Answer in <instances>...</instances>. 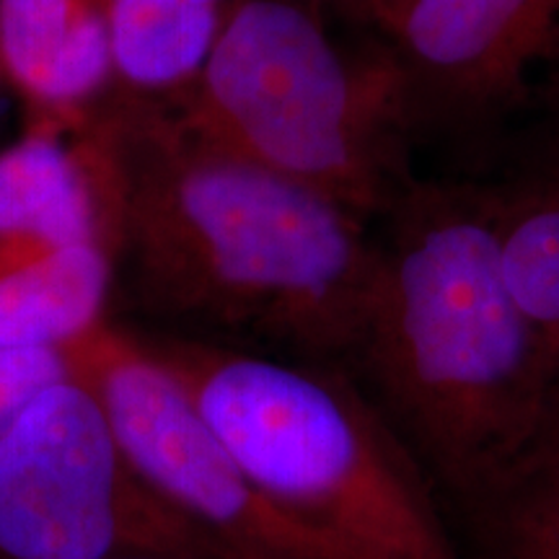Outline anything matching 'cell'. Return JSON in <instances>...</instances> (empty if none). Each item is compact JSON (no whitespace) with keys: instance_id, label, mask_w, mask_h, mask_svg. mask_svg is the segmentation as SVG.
<instances>
[{"instance_id":"1","label":"cell","mask_w":559,"mask_h":559,"mask_svg":"<svg viewBox=\"0 0 559 559\" xmlns=\"http://www.w3.org/2000/svg\"><path fill=\"white\" fill-rule=\"evenodd\" d=\"M115 290L138 309L345 368L381 267L366 223L111 86L70 124Z\"/></svg>"},{"instance_id":"2","label":"cell","mask_w":559,"mask_h":559,"mask_svg":"<svg viewBox=\"0 0 559 559\" xmlns=\"http://www.w3.org/2000/svg\"><path fill=\"white\" fill-rule=\"evenodd\" d=\"M345 370L469 513L559 432L547 347L510 296L477 181H419L389 215Z\"/></svg>"},{"instance_id":"3","label":"cell","mask_w":559,"mask_h":559,"mask_svg":"<svg viewBox=\"0 0 559 559\" xmlns=\"http://www.w3.org/2000/svg\"><path fill=\"white\" fill-rule=\"evenodd\" d=\"M280 513L340 559H466L430 474L340 366L132 332Z\"/></svg>"},{"instance_id":"4","label":"cell","mask_w":559,"mask_h":559,"mask_svg":"<svg viewBox=\"0 0 559 559\" xmlns=\"http://www.w3.org/2000/svg\"><path fill=\"white\" fill-rule=\"evenodd\" d=\"M166 102L210 145L360 223L389 218L423 181L389 41L345 50L300 0H239L198 79Z\"/></svg>"},{"instance_id":"5","label":"cell","mask_w":559,"mask_h":559,"mask_svg":"<svg viewBox=\"0 0 559 559\" xmlns=\"http://www.w3.org/2000/svg\"><path fill=\"white\" fill-rule=\"evenodd\" d=\"M0 559H239L140 477L73 373L0 436Z\"/></svg>"},{"instance_id":"6","label":"cell","mask_w":559,"mask_h":559,"mask_svg":"<svg viewBox=\"0 0 559 559\" xmlns=\"http://www.w3.org/2000/svg\"><path fill=\"white\" fill-rule=\"evenodd\" d=\"M386 41L415 148L489 179L559 140V0H412Z\"/></svg>"},{"instance_id":"7","label":"cell","mask_w":559,"mask_h":559,"mask_svg":"<svg viewBox=\"0 0 559 559\" xmlns=\"http://www.w3.org/2000/svg\"><path fill=\"white\" fill-rule=\"evenodd\" d=\"M62 353L140 477L236 557L340 559L251 485L190 394L130 330L107 319Z\"/></svg>"},{"instance_id":"8","label":"cell","mask_w":559,"mask_h":559,"mask_svg":"<svg viewBox=\"0 0 559 559\" xmlns=\"http://www.w3.org/2000/svg\"><path fill=\"white\" fill-rule=\"evenodd\" d=\"M115 0H0V66L32 120L70 130L115 86Z\"/></svg>"},{"instance_id":"9","label":"cell","mask_w":559,"mask_h":559,"mask_svg":"<svg viewBox=\"0 0 559 559\" xmlns=\"http://www.w3.org/2000/svg\"><path fill=\"white\" fill-rule=\"evenodd\" d=\"M83 241H99V215L79 148L68 128L32 120L0 151V277Z\"/></svg>"},{"instance_id":"10","label":"cell","mask_w":559,"mask_h":559,"mask_svg":"<svg viewBox=\"0 0 559 559\" xmlns=\"http://www.w3.org/2000/svg\"><path fill=\"white\" fill-rule=\"evenodd\" d=\"M469 181L485 200L510 296L547 347L559 396V140L498 177Z\"/></svg>"},{"instance_id":"11","label":"cell","mask_w":559,"mask_h":559,"mask_svg":"<svg viewBox=\"0 0 559 559\" xmlns=\"http://www.w3.org/2000/svg\"><path fill=\"white\" fill-rule=\"evenodd\" d=\"M115 275L102 241L62 247L0 277V349H62L107 321Z\"/></svg>"},{"instance_id":"12","label":"cell","mask_w":559,"mask_h":559,"mask_svg":"<svg viewBox=\"0 0 559 559\" xmlns=\"http://www.w3.org/2000/svg\"><path fill=\"white\" fill-rule=\"evenodd\" d=\"M239 0H115V88L169 99L198 79Z\"/></svg>"},{"instance_id":"13","label":"cell","mask_w":559,"mask_h":559,"mask_svg":"<svg viewBox=\"0 0 559 559\" xmlns=\"http://www.w3.org/2000/svg\"><path fill=\"white\" fill-rule=\"evenodd\" d=\"M466 519L479 559H559V464L519 474Z\"/></svg>"},{"instance_id":"14","label":"cell","mask_w":559,"mask_h":559,"mask_svg":"<svg viewBox=\"0 0 559 559\" xmlns=\"http://www.w3.org/2000/svg\"><path fill=\"white\" fill-rule=\"evenodd\" d=\"M70 376L62 349H0V436L41 391Z\"/></svg>"},{"instance_id":"15","label":"cell","mask_w":559,"mask_h":559,"mask_svg":"<svg viewBox=\"0 0 559 559\" xmlns=\"http://www.w3.org/2000/svg\"><path fill=\"white\" fill-rule=\"evenodd\" d=\"M412 0H353L349 3V13L358 16L362 21H368L370 26L379 29V37H391L400 21L404 16V11L409 9Z\"/></svg>"},{"instance_id":"16","label":"cell","mask_w":559,"mask_h":559,"mask_svg":"<svg viewBox=\"0 0 559 559\" xmlns=\"http://www.w3.org/2000/svg\"><path fill=\"white\" fill-rule=\"evenodd\" d=\"M542 464H559V436H557L555 440H551V445H549V449L544 451L542 456L536 459L534 464L528 466V469H534V466H542ZM523 472H526V469H523ZM523 472H521V474H523Z\"/></svg>"},{"instance_id":"17","label":"cell","mask_w":559,"mask_h":559,"mask_svg":"<svg viewBox=\"0 0 559 559\" xmlns=\"http://www.w3.org/2000/svg\"><path fill=\"white\" fill-rule=\"evenodd\" d=\"M309 3H340V5H345V9H349V3H353V0H309Z\"/></svg>"},{"instance_id":"18","label":"cell","mask_w":559,"mask_h":559,"mask_svg":"<svg viewBox=\"0 0 559 559\" xmlns=\"http://www.w3.org/2000/svg\"><path fill=\"white\" fill-rule=\"evenodd\" d=\"M5 81V73H3V66H0V83Z\"/></svg>"}]
</instances>
